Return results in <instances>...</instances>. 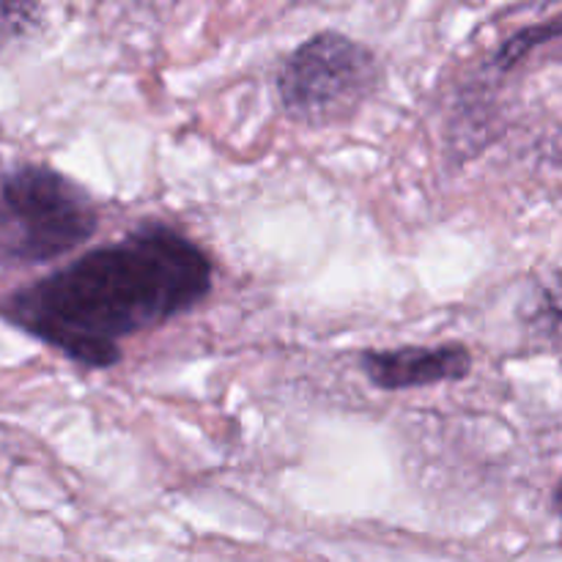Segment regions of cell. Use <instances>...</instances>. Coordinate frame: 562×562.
I'll return each mask as SVG.
<instances>
[{
    "label": "cell",
    "mask_w": 562,
    "mask_h": 562,
    "mask_svg": "<svg viewBox=\"0 0 562 562\" xmlns=\"http://www.w3.org/2000/svg\"><path fill=\"white\" fill-rule=\"evenodd\" d=\"M357 362L362 376L373 387L398 393V390L461 382L472 371V351L464 344L395 346V349H366Z\"/></svg>",
    "instance_id": "obj_4"
},
{
    "label": "cell",
    "mask_w": 562,
    "mask_h": 562,
    "mask_svg": "<svg viewBox=\"0 0 562 562\" xmlns=\"http://www.w3.org/2000/svg\"><path fill=\"white\" fill-rule=\"evenodd\" d=\"M525 333L547 349H562V263L549 269L521 305Z\"/></svg>",
    "instance_id": "obj_5"
},
{
    "label": "cell",
    "mask_w": 562,
    "mask_h": 562,
    "mask_svg": "<svg viewBox=\"0 0 562 562\" xmlns=\"http://www.w3.org/2000/svg\"><path fill=\"white\" fill-rule=\"evenodd\" d=\"M552 503H554V510H558V516H560V519H562V477H560L558 488H554V497H552Z\"/></svg>",
    "instance_id": "obj_6"
},
{
    "label": "cell",
    "mask_w": 562,
    "mask_h": 562,
    "mask_svg": "<svg viewBox=\"0 0 562 562\" xmlns=\"http://www.w3.org/2000/svg\"><path fill=\"white\" fill-rule=\"evenodd\" d=\"M97 231V206L75 179L38 162L5 168L0 212V258L5 269L58 261Z\"/></svg>",
    "instance_id": "obj_2"
},
{
    "label": "cell",
    "mask_w": 562,
    "mask_h": 562,
    "mask_svg": "<svg viewBox=\"0 0 562 562\" xmlns=\"http://www.w3.org/2000/svg\"><path fill=\"white\" fill-rule=\"evenodd\" d=\"M212 283V258L198 241L176 225L146 220L11 291L3 322L77 366L104 371L121 360V340L195 311Z\"/></svg>",
    "instance_id": "obj_1"
},
{
    "label": "cell",
    "mask_w": 562,
    "mask_h": 562,
    "mask_svg": "<svg viewBox=\"0 0 562 562\" xmlns=\"http://www.w3.org/2000/svg\"><path fill=\"white\" fill-rule=\"evenodd\" d=\"M382 80L368 44L338 31H322L291 49L278 71V99L285 115L307 126H329L355 115Z\"/></svg>",
    "instance_id": "obj_3"
}]
</instances>
